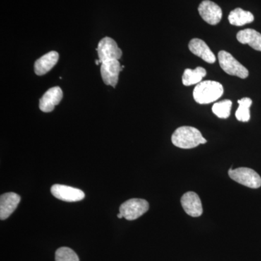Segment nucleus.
I'll use <instances>...</instances> for the list:
<instances>
[{"label": "nucleus", "instance_id": "nucleus-8", "mask_svg": "<svg viewBox=\"0 0 261 261\" xmlns=\"http://www.w3.org/2000/svg\"><path fill=\"white\" fill-rule=\"evenodd\" d=\"M200 16L211 25H216L222 18V10L219 5L210 0H204L198 8Z\"/></svg>", "mask_w": 261, "mask_h": 261}, {"label": "nucleus", "instance_id": "nucleus-16", "mask_svg": "<svg viewBox=\"0 0 261 261\" xmlns=\"http://www.w3.org/2000/svg\"><path fill=\"white\" fill-rule=\"evenodd\" d=\"M228 19L231 25L242 27L245 24L252 23L255 18L250 12L245 11L241 8H236L229 13Z\"/></svg>", "mask_w": 261, "mask_h": 261}, {"label": "nucleus", "instance_id": "nucleus-6", "mask_svg": "<svg viewBox=\"0 0 261 261\" xmlns=\"http://www.w3.org/2000/svg\"><path fill=\"white\" fill-rule=\"evenodd\" d=\"M99 63L109 61H119L122 56L121 49L118 44L110 37H105L101 39L97 48Z\"/></svg>", "mask_w": 261, "mask_h": 261}, {"label": "nucleus", "instance_id": "nucleus-21", "mask_svg": "<svg viewBox=\"0 0 261 261\" xmlns=\"http://www.w3.org/2000/svg\"><path fill=\"white\" fill-rule=\"evenodd\" d=\"M118 216V219H122V218H123V215H122L121 213H120V214H118V216Z\"/></svg>", "mask_w": 261, "mask_h": 261}, {"label": "nucleus", "instance_id": "nucleus-19", "mask_svg": "<svg viewBox=\"0 0 261 261\" xmlns=\"http://www.w3.org/2000/svg\"><path fill=\"white\" fill-rule=\"evenodd\" d=\"M231 106L232 102L229 99L220 101L215 103L213 106V113L220 118H227L231 114Z\"/></svg>", "mask_w": 261, "mask_h": 261}, {"label": "nucleus", "instance_id": "nucleus-18", "mask_svg": "<svg viewBox=\"0 0 261 261\" xmlns=\"http://www.w3.org/2000/svg\"><path fill=\"white\" fill-rule=\"evenodd\" d=\"M239 108L235 113L237 119L239 121L247 122L250 119V108L252 106V101L250 98L244 97L238 101Z\"/></svg>", "mask_w": 261, "mask_h": 261}, {"label": "nucleus", "instance_id": "nucleus-4", "mask_svg": "<svg viewBox=\"0 0 261 261\" xmlns=\"http://www.w3.org/2000/svg\"><path fill=\"white\" fill-rule=\"evenodd\" d=\"M219 61L220 66L228 75H235L240 79H246L248 77V70L228 51H219Z\"/></svg>", "mask_w": 261, "mask_h": 261}, {"label": "nucleus", "instance_id": "nucleus-7", "mask_svg": "<svg viewBox=\"0 0 261 261\" xmlns=\"http://www.w3.org/2000/svg\"><path fill=\"white\" fill-rule=\"evenodd\" d=\"M51 193L58 200L65 202H78L85 197V194L80 189L62 185H53L51 187Z\"/></svg>", "mask_w": 261, "mask_h": 261}, {"label": "nucleus", "instance_id": "nucleus-2", "mask_svg": "<svg viewBox=\"0 0 261 261\" xmlns=\"http://www.w3.org/2000/svg\"><path fill=\"white\" fill-rule=\"evenodd\" d=\"M224 94L222 84L214 81H204L197 84L193 91V97L199 104H210L219 99Z\"/></svg>", "mask_w": 261, "mask_h": 261}, {"label": "nucleus", "instance_id": "nucleus-20", "mask_svg": "<svg viewBox=\"0 0 261 261\" xmlns=\"http://www.w3.org/2000/svg\"><path fill=\"white\" fill-rule=\"evenodd\" d=\"M56 261H80V258L72 249L63 247L57 250Z\"/></svg>", "mask_w": 261, "mask_h": 261}, {"label": "nucleus", "instance_id": "nucleus-1", "mask_svg": "<svg viewBox=\"0 0 261 261\" xmlns=\"http://www.w3.org/2000/svg\"><path fill=\"white\" fill-rule=\"evenodd\" d=\"M171 142L173 145L179 148L192 149L205 144L207 140L195 127L181 126L173 132Z\"/></svg>", "mask_w": 261, "mask_h": 261}, {"label": "nucleus", "instance_id": "nucleus-14", "mask_svg": "<svg viewBox=\"0 0 261 261\" xmlns=\"http://www.w3.org/2000/svg\"><path fill=\"white\" fill-rule=\"evenodd\" d=\"M59 59V54L56 51H51L41 57L35 62L34 71L38 75H43L48 73L57 64Z\"/></svg>", "mask_w": 261, "mask_h": 261}, {"label": "nucleus", "instance_id": "nucleus-5", "mask_svg": "<svg viewBox=\"0 0 261 261\" xmlns=\"http://www.w3.org/2000/svg\"><path fill=\"white\" fill-rule=\"evenodd\" d=\"M149 203L143 199L133 198L126 201L120 207V213L128 221L141 217L149 210Z\"/></svg>", "mask_w": 261, "mask_h": 261}, {"label": "nucleus", "instance_id": "nucleus-13", "mask_svg": "<svg viewBox=\"0 0 261 261\" xmlns=\"http://www.w3.org/2000/svg\"><path fill=\"white\" fill-rule=\"evenodd\" d=\"M189 49L194 55L207 63H214L216 61V56L210 47L202 39H192L189 44Z\"/></svg>", "mask_w": 261, "mask_h": 261}, {"label": "nucleus", "instance_id": "nucleus-9", "mask_svg": "<svg viewBox=\"0 0 261 261\" xmlns=\"http://www.w3.org/2000/svg\"><path fill=\"white\" fill-rule=\"evenodd\" d=\"M122 70V66L119 61H109L104 62L101 64V75L104 83L106 85L115 87L118 84L119 73Z\"/></svg>", "mask_w": 261, "mask_h": 261}, {"label": "nucleus", "instance_id": "nucleus-11", "mask_svg": "<svg viewBox=\"0 0 261 261\" xmlns=\"http://www.w3.org/2000/svg\"><path fill=\"white\" fill-rule=\"evenodd\" d=\"M63 99V91L59 87L49 89L39 100V108L44 113H49L54 110Z\"/></svg>", "mask_w": 261, "mask_h": 261}, {"label": "nucleus", "instance_id": "nucleus-10", "mask_svg": "<svg viewBox=\"0 0 261 261\" xmlns=\"http://www.w3.org/2000/svg\"><path fill=\"white\" fill-rule=\"evenodd\" d=\"M182 207L192 217H199L203 212L200 197L195 192H187L181 199Z\"/></svg>", "mask_w": 261, "mask_h": 261}, {"label": "nucleus", "instance_id": "nucleus-12", "mask_svg": "<svg viewBox=\"0 0 261 261\" xmlns=\"http://www.w3.org/2000/svg\"><path fill=\"white\" fill-rule=\"evenodd\" d=\"M20 197L14 192L3 194L0 197V219L2 221L9 218L18 207Z\"/></svg>", "mask_w": 261, "mask_h": 261}, {"label": "nucleus", "instance_id": "nucleus-15", "mask_svg": "<svg viewBox=\"0 0 261 261\" xmlns=\"http://www.w3.org/2000/svg\"><path fill=\"white\" fill-rule=\"evenodd\" d=\"M237 39L243 44H248L257 51H261V34L252 29L240 31L237 34Z\"/></svg>", "mask_w": 261, "mask_h": 261}, {"label": "nucleus", "instance_id": "nucleus-3", "mask_svg": "<svg viewBox=\"0 0 261 261\" xmlns=\"http://www.w3.org/2000/svg\"><path fill=\"white\" fill-rule=\"evenodd\" d=\"M228 176L233 181L243 186L252 189L260 188L261 187L260 175L251 168L242 167L232 169L231 168L228 171Z\"/></svg>", "mask_w": 261, "mask_h": 261}, {"label": "nucleus", "instance_id": "nucleus-17", "mask_svg": "<svg viewBox=\"0 0 261 261\" xmlns=\"http://www.w3.org/2000/svg\"><path fill=\"white\" fill-rule=\"evenodd\" d=\"M206 75H207V71L202 67H197L195 70L187 68L182 75V83L187 87L194 85V84H198L202 82V79Z\"/></svg>", "mask_w": 261, "mask_h": 261}]
</instances>
